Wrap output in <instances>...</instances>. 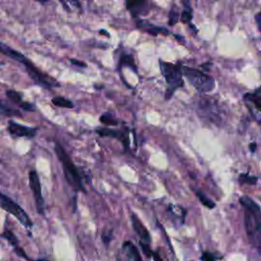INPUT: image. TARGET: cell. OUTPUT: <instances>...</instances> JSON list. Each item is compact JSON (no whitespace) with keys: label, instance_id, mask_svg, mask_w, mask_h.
<instances>
[{"label":"cell","instance_id":"cell-37","mask_svg":"<svg viewBox=\"0 0 261 261\" xmlns=\"http://www.w3.org/2000/svg\"><path fill=\"white\" fill-rule=\"evenodd\" d=\"M29 261H49V260H47V259H36V260H32V259H30Z\"/></svg>","mask_w":261,"mask_h":261},{"label":"cell","instance_id":"cell-11","mask_svg":"<svg viewBox=\"0 0 261 261\" xmlns=\"http://www.w3.org/2000/svg\"><path fill=\"white\" fill-rule=\"evenodd\" d=\"M96 133L101 137H108L119 140L124 148H128V139H127V130L121 129H113L109 127H100L96 129Z\"/></svg>","mask_w":261,"mask_h":261},{"label":"cell","instance_id":"cell-35","mask_svg":"<svg viewBox=\"0 0 261 261\" xmlns=\"http://www.w3.org/2000/svg\"><path fill=\"white\" fill-rule=\"evenodd\" d=\"M256 148H257V144H256L255 142H253V143H251V144L249 145V149H250L251 152H255V151H256Z\"/></svg>","mask_w":261,"mask_h":261},{"label":"cell","instance_id":"cell-20","mask_svg":"<svg viewBox=\"0 0 261 261\" xmlns=\"http://www.w3.org/2000/svg\"><path fill=\"white\" fill-rule=\"evenodd\" d=\"M240 185H256L258 181V177L255 175H251L249 173H241L238 178Z\"/></svg>","mask_w":261,"mask_h":261},{"label":"cell","instance_id":"cell-24","mask_svg":"<svg viewBox=\"0 0 261 261\" xmlns=\"http://www.w3.org/2000/svg\"><path fill=\"white\" fill-rule=\"evenodd\" d=\"M2 237H3L6 241H8V243H9L13 248L17 246V244H18L17 238L15 237V234H14L11 230L5 228L4 231H3V233H2Z\"/></svg>","mask_w":261,"mask_h":261},{"label":"cell","instance_id":"cell-38","mask_svg":"<svg viewBox=\"0 0 261 261\" xmlns=\"http://www.w3.org/2000/svg\"><path fill=\"white\" fill-rule=\"evenodd\" d=\"M36 1L41 2V3H45V2H47V1H49V0H36Z\"/></svg>","mask_w":261,"mask_h":261},{"label":"cell","instance_id":"cell-29","mask_svg":"<svg viewBox=\"0 0 261 261\" xmlns=\"http://www.w3.org/2000/svg\"><path fill=\"white\" fill-rule=\"evenodd\" d=\"M218 257H216L214 254L208 251H204L201 255V260L202 261H217Z\"/></svg>","mask_w":261,"mask_h":261},{"label":"cell","instance_id":"cell-6","mask_svg":"<svg viewBox=\"0 0 261 261\" xmlns=\"http://www.w3.org/2000/svg\"><path fill=\"white\" fill-rule=\"evenodd\" d=\"M244 103L252 117L261 123V86L243 96Z\"/></svg>","mask_w":261,"mask_h":261},{"label":"cell","instance_id":"cell-18","mask_svg":"<svg viewBox=\"0 0 261 261\" xmlns=\"http://www.w3.org/2000/svg\"><path fill=\"white\" fill-rule=\"evenodd\" d=\"M194 192H195V195L198 197V199L200 200V202H201L204 206H206V207L209 208V209H213V208L215 207V203H214L211 199H209V198L204 194V192H202V191L199 190V189H194Z\"/></svg>","mask_w":261,"mask_h":261},{"label":"cell","instance_id":"cell-36","mask_svg":"<svg viewBox=\"0 0 261 261\" xmlns=\"http://www.w3.org/2000/svg\"><path fill=\"white\" fill-rule=\"evenodd\" d=\"M100 34H101V35H105L106 37H110V35L107 34V32H106L105 30H101V31H100Z\"/></svg>","mask_w":261,"mask_h":261},{"label":"cell","instance_id":"cell-27","mask_svg":"<svg viewBox=\"0 0 261 261\" xmlns=\"http://www.w3.org/2000/svg\"><path fill=\"white\" fill-rule=\"evenodd\" d=\"M179 20V13L176 9V7H172L170 12H169V19H168V23L170 25H174L177 21Z\"/></svg>","mask_w":261,"mask_h":261},{"label":"cell","instance_id":"cell-9","mask_svg":"<svg viewBox=\"0 0 261 261\" xmlns=\"http://www.w3.org/2000/svg\"><path fill=\"white\" fill-rule=\"evenodd\" d=\"M29 182H30V188L33 192V196L35 199V204H36V209L37 211L41 214L44 215V198L42 195V188H41V181L39 178V175L36 170H31L29 172Z\"/></svg>","mask_w":261,"mask_h":261},{"label":"cell","instance_id":"cell-17","mask_svg":"<svg viewBox=\"0 0 261 261\" xmlns=\"http://www.w3.org/2000/svg\"><path fill=\"white\" fill-rule=\"evenodd\" d=\"M182 3L185 6V9L180 15V21L184 23H188L192 29H194V31L197 32V29L192 24L193 14H192V7L190 5V0H182Z\"/></svg>","mask_w":261,"mask_h":261},{"label":"cell","instance_id":"cell-7","mask_svg":"<svg viewBox=\"0 0 261 261\" xmlns=\"http://www.w3.org/2000/svg\"><path fill=\"white\" fill-rule=\"evenodd\" d=\"M29 73V75L32 77V80L37 83L38 85L45 87V88H53V87H58L59 84L58 82L50 76L49 74L42 72L40 69H38L30 60L25 59L22 63Z\"/></svg>","mask_w":261,"mask_h":261},{"label":"cell","instance_id":"cell-34","mask_svg":"<svg viewBox=\"0 0 261 261\" xmlns=\"http://www.w3.org/2000/svg\"><path fill=\"white\" fill-rule=\"evenodd\" d=\"M255 21L257 23V27L259 29V31L261 32V11L258 12L256 15H255Z\"/></svg>","mask_w":261,"mask_h":261},{"label":"cell","instance_id":"cell-12","mask_svg":"<svg viewBox=\"0 0 261 261\" xmlns=\"http://www.w3.org/2000/svg\"><path fill=\"white\" fill-rule=\"evenodd\" d=\"M130 220H132V225L138 237L140 238V241L146 244H151V236L147 229V227L143 224V222L139 219V217L132 213L130 214Z\"/></svg>","mask_w":261,"mask_h":261},{"label":"cell","instance_id":"cell-1","mask_svg":"<svg viewBox=\"0 0 261 261\" xmlns=\"http://www.w3.org/2000/svg\"><path fill=\"white\" fill-rule=\"evenodd\" d=\"M240 204L244 210V225L249 243L261 256V208L249 196H242Z\"/></svg>","mask_w":261,"mask_h":261},{"label":"cell","instance_id":"cell-31","mask_svg":"<svg viewBox=\"0 0 261 261\" xmlns=\"http://www.w3.org/2000/svg\"><path fill=\"white\" fill-rule=\"evenodd\" d=\"M19 107L22 108V109L25 110V111H34V110H35V105L32 104V103H30V102H24V101H22V102L20 103Z\"/></svg>","mask_w":261,"mask_h":261},{"label":"cell","instance_id":"cell-30","mask_svg":"<svg viewBox=\"0 0 261 261\" xmlns=\"http://www.w3.org/2000/svg\"><path fill=\"white\" fill-rule=\"evenodd\" d=\"M14 253L18 256V257H20V258H23V259H25L27 261H29L30 260V258L28 257V255H27V253H25V251L21 248V247H19V246H16V247H14Z\"/></svg>","mask_w":261,"mask_h":261},{"label":"cell","instance_id":"cell-8","mask_svg":"<svg viewBox=\"0 0 261 261\" xmlns=\"http://www.w3.org/2000/svg\"><path fill=\"white\" fill-rule=\"evenodd\" d=\"M198 111L200 115L215 123H218V121L221 119L219 107L217 103L210 97H201L198 102Z\"/></svg>","mask_w":261,"mask_h":261},{"label":"cell","instance_id":"cell-14","mask_svg":"<svg viewBox=\"0 0 261 261\" xmlns=\"http://www.w3.org/2000/svg\"><path fill=\"white\" fill-rule=\"evenodd\" d=\"M122 250L130 261H143L139 250L130 241H125L122 244Z\"/></svg>","mask_w":261,"mask_h":261},{"label":"cell","instance_id":"cell-3","mask_svg":"<svg viewBox=\"0 0 261 261\" xmlns=\"http://www.w3.org/2000/svg\"><path fill=\"white\" fill-rule=\"evenodd\" d=\"M160 69L162 72V75L164 76L166 84H167V90L165 93V99L168 100L171 98L173 93L184 86V80H182V66L177 64H172L169 62H164L162 60L159 61Z\"/></svg>","mask_w":261,"mask_h":261},{"label":"cell","instance_id":"cell-22","mask_svg":"<svg viewBox=\"0 0 261 261\" xmlns=\"http://www.w3.org/2000/svg\"><path fill=\"white\" fill-rule=\"evenodd\" d=\"M100 121L107 126H111V125H117L118 124V120L113 116L112 113L110 112H105L100 116Z\"/></svg>","mask_w":261,"mask_h":261},{"label":"cell","instance_id":"cell-4","mask_svg":"<svg viewBox=\"0 0 261 261\" xmlns=\"http://www.w3.org/2000/svg\"><path fill=\"white\" fill-rule=\"evenodd\" d=\"M182 73L188 79L189 83L196 90H198L201 93L210 92L215 87L214 79L201 70H198V69H195L192 67H188V66H184Z\"/></svg>","mask_w":261,"mask_h":261},{"label":"cell","instance_id":"cell-28","mask_svg":"<svg viewBox=\"0 0 261 261\" xmlns=\"http://www.w3.org/2000/svg\"><path fill=\"white\" fill-rule=\"evenodd\" d=\"M140 246H141V249L143 250V253L148 257V258H151L153 257V254H154V251L151 250V246L150 244H146V243H143V242H139Z\"/></svg>","mask_w":261,"mask_h":261},{"label":"cell","instance_id":"cell-26","mask_svg":"<svg viewBox=\"0 0 261 261\" xmlns=\"http://www.w3.org/2000/svg\"><path fill=\"white\" fill-rule=\"evenodd\" d=\"M60 2L64 6V8L68 11H73L81 7L77 0H60Z\"/></svg>","mask_w":261,"mask_h":261},{"label":"cell","instance_id":"cell-25","mask_svg":"<svg viewBox=\"0 0 261 261\" xmlns=\"http://www.w3.org/2000/svg\"><path fill=\"white\" fill-rule=\"evenodd\" d=\"M6 96H7V98H8L10 101H12V102L15 103V104L20 105V103L22 102V97H21V95H20L18 92L14 91V90H8V91H6Z\"/></svg>","mask_w":261,"mask_h":261},{"label":"cell","instance_id":"cell-13","mask_svg":"<svg viewBox=\"0 0 261 261\" xmlns=\"http://www.w3.org/2000/svg\"><path fill=\"white\" fill-rule=\"evenodd\" d=\"M137 27L140 30H142V31H144V32H146L148 34H151L153 36H157L158 34H163V35H168L169 34V32L166 29L160 28V27H156V25L150 23L147 20H138L137 21Z\"/></svg>","mask_w":261,"mask_h":261},{"label":"cell","instance_id":"cell-19","mask_svg":"<svg viewBox=\"0 0 261 261\" xmlns=\"http://www.w3.org/2000/svg\"><path fill=\"white\" fill-rule=\"evenodd\" d=\"M0 115H5V116H20L21 114L16 110L11 107H9L6 103H4L0 99Z\"/></svg>","mask_w":261,"mask_h":261},{"label":"cell","instance_id":"cell-10","mask_svg":"<svg viewBox=\"0 0 261 261\" xmlns=\"http://www.w3.org/2000/svg\"><path fill=\"white\" fill-rule=\"evenodd\" d=\"M7 130L13 137L17 138H34L37 134V127H29L19 124L13 120H9Z\"/></svg>","mask_w":261,"mask_h":261},{"label":"cell","instance_id":"cell-32","mask_svg":"<svg viewBox=\"0 0 261 261\" xmlns=\"http://www.w3.org/2000/svg\"><path fill=\"white\" fill-rule=\"evenodd\" d=\"M69 61H70L71 64H73V65H75V66L83 67V68L87 67V63H85L84 61H81V60H77V59H74V58H70Z\"/></svg>","mask_w":261,"mask_h":261},{"label":"cell","instance_id":"cell-23","mask_svg":"<svg viewBox=\"0 0 261 261\" xmlns=\"http://www.w3.org/2000/svg\"><path fill=\"white\" fill-rule=\"evenodd\" d=\"M119 64H120V65L128 66V67H129V68H132L133 70L137 71V66H136L135 60H134L133 56H130V55H122V56H121V58H120Z\"/></svg>","mask_w":261,"mask_h":261},{"label":"cell","instance_id":"cell-16","mask_svg":"<svg viewBox=\"0 0 261 261\" xmlns=\"http://www.w3.org/2000/svg\"><path fill=\"white\" fill-rule=\"evenodd\" d=\"M0 52L3 53L6 56L18 61V62H21V63H23V61L27 59L20 52L16 51L15 49H13V48H11V47H9L6 44H3L1 42H0Z\"/></svg>","mask_w":261,"mask_h":261},{"label":"cell","instance_id":"cell-33","mask_svg":"<svg viewBox=\"0 0 261 261\" xmlns=\"http://www.w3.org/2000/svg\"><path fill=\"white\" fill-rule=\"evenodd\" d=\"M110 240H111V232H103V233H102V241H103L106 245L109 244Z\"/></svg>","mask_w":261,"mask_h":261},{"label":"cell","instance_id":"cell-15","mask_svg":"<svg viewBox=\"0 0 261 261\" xmlns=\"http://www.w3.org/2000/svg\"><path fill=\"white\" fill-rule=\"evenodd\" d=\"M145 5L146 0H125V7L135 17L143 12Z\"/></svg>","mask_w":261,"mask_h":261},{"label":"cell","instance_id":"cell-2","mask_svg":"<svg viewBox=\"0 0 261 261\" xmlns=\"http://www.w3.org/2000/svg\"><path fill=\"white\" fill-rule=\"evenodd\" d=\"M54 150H55L57 158L59 159V161L62 165L64 177H65L66 181L68 182V185L76 192L86 193V189L83 184L82 175H81L77 167L74 165V163L70 159L69 155L65 151V149L60 144L56 143Z\"/></svg>","mask_w":261,"mask_h":261},{"label":"cell","instance_id":"cell-5","mask_svg":"<svg viewBox=\"0 0 261 261\" xmlns=\"http://www.w3.org/2000/svg\"><path fill=\"white\" fill-rule=\"evenodd\" d=\"M0 208L5 210L7 213L13 215L28 230L33 227L34 223L28 213L16 202H14L12 199L2 193H0Z\"/></svg>","mask_w":261,"mask_h":261},{"label":"cell","instance_id":"cell-21","mask_svg":"<svg viewBox=\"0 0 261 261\" xmlns=\"http://www.w3.org/2000/svg\"><path fill=\"white\" fill-rule=\"evenodd\" d=\"M52 103L55 105V106H58V107H62V108H72L73 107V103L64 98V97H61V96H57V97H54L52 99Z\"/></svg>","mask_w":261,"mask_h":261}]
</instances>
